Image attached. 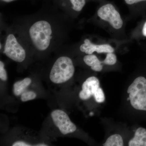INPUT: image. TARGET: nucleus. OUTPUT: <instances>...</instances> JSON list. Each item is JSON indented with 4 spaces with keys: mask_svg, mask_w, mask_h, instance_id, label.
Segmentation results:
<instances>
[{
    "mask_svg": "<svg viewBox=\"0 0 146 146\" xmlns=\"http://www.w3.org/2000/svg\"><path fill=\"white\" fill-rule=\"evenodd\" d=\"M80 49L82 52L85 53L87 54H93L95 52L98 53H108L113 52L115 51L114 48L110 45L108 44H95L87 39L84 40L83 44L80 47Z\"/></svg>",
    "mask_w": 146,
    "mask_h": 146,
    "instance_id": "obj_7",
    "label": "nucleus"
},
{
    "mask_svg": "<svg viewBox=\"0 0 146 146\" xmlns=\"http://www.w3.org/2000/svg\"><path fill=\"white\" fill-rule=\"evenodd\" d=\"M93 96L94 97L96 101L99 103L103 102L105 100V97L104 91L102 88L100 87L97 89Z\"/></svg>",
    "mask_w": 146,
    "mask_h": 146,
    "instance_id": "obj_16",
    "label": "nucleus"
},
{
    "mask_svg": "<svg viewBox=\"0 0 146 146\" xmlns=\"http://www.w3.org/2000/svg\"><path fill=\"white\" fill-rule=\"evenodd\" d=\"M3 53L9 58L18 63L23 62L26 55L25 49L12 34L7 37Z\"/></svg>",
    "mask_w": 146,
    "mask_h": 146,
    "instance_id": "obj_4",
    "label": "nucleus"
},
{
    "mask_svg": "<svg viewBox=\"0 0 146 146\" xmlns=\"http://www.w3.org/2000/svg\"><path fill=\"white\" fill-rule=\"evenodd\" d=\"M13 146H31V145L23 141H17L12 145Z\"/></svg>",
    "mask_w": 146,
    "mask_h": 146,
    "instance_id": "obj_18",
    "label": "nucleus"
},
{
    "mask_svg": "<svg viewBox=\"0 0 146 146\" xmlns=\"http://www.w3.org/2000/svg\"><path fill=\"white\" fill-rule=\"evenodd\" d=\"M4 67V63L0 61V78L3 81H5L7 79V75Z\"/></svg>",
    "mask_w": 146,
    "mask_h": 146,
    "instance_id": "obj_17",
    "label": "nucleus"
},
{
    "mask_svg": "<svg viewBox=\"0 0 146 146\" xmlns=\"http://www.w3.org/2000/svg\"><path fill=\"white\" fill-rule=\"evenodd\" d=\"M123 144L122 136L119 134H115L110 136L103 144V146H123Z\"/></svg>",
    "mask_w": 146,
    "mask_h": 146,
    "instance_id": "obj_12",
    "label": "nucleus"
},
{
    "mask_svg": "<svg viewBox=\"0 0 146 146\" xmlns=\"http://www.w3.org/2000/svg\"><path fill=\"white\" fill-rule=\"evenodd\" d=\"M131 106L138 110L146 111V78L139 76L128 88Z\"/></svg>",
    "mask_w": 146,
    "mask_h": 146,
    "instance_id": "obj_3",
    "label": "nucleus"
},
{
    "mask_svg": "<svg viewBox=\"0 0 146 146\" xmlns=\"http://www.w3.org/2000/svg\"><path fill=\"white\" fill-rule=\"evenodd\" d=\"M31 79L29 78L16 82L13 85V94L16 96H20L26 91V89L31 83Z\"/></svg>",
    "mask_w": 146,
    "mask_h": 146,
    "instance_id": "obj_11",
    "label": "nucleus"
},
{
    "mask_svg": "<svg viewBox=\"0 0 146 146\" xmlns=\"http://www.w3.org/2000/svg\"><path fill=\"white\" fill-rule=\"evenodd\" d=\"M83 60L86 65L91 67V69L93 70L96 72H100L102 70V61H100L95 55H86L84 57Z\"/></svg>",
    "mask_w": 146,
    "mask_h": 146,
    "instance_id": "obj_10",
    "label": "nucleus"
},
{
    "mask_svg": "<svg viewBox=\"0 0 146 146\" xmlns=\"http://www.w3.org/2000/svg\"><path fill=\"white\" fill-rule=\"evenodd\" d=\"M36 96V93L34 91H25L21 94V100L22 102H25L34 100Z\"/></svg>",
    "mask_w": 146,
    "mask_h": 146,
    "instance_id": "obj_14",
    "label": "nucleus"
},
{
    "mask_svg": "<svg viewBox=\"0 0 146 146\" xmlns=\"http://www.w3.org/2000/svg\"><path fill=\"white\" fill-rule=\"evenodd\" d=\"M3 1L5 2L9 3L13 1H16V0H2Z\"/></svg>",
    "mask_w": 146,
    "mask_h": 146,
    "instance_id": "obj_21",
    "label": "nucleus"
},
{
    "mask_svg": "<svg viewBox=\"0 0 146 146\" xmlns=\"http://www.w3.org/2000/svg\"><path fill=\"white\" fill-rule=\"evenodd\" d=\"M72 5V9L75 11H81L85 5V0H70Z\"/></svg>",
    "mask_w": 146,
    "mask_h": 146,
    "instance_id": "obj_13",
    "label": "nucleus"
},
{
    "mask_svg": "<svg viewBox=\"0 0 146 146\" xmlns=\"http://www.w3.org/2000/svg\"><path fill=\"white\" fill-rule=\"evenodd\" d=\"M117 58L116 55L112 53H108L106 55V58L102 63L106 65H112L117 63Z\"/></svg>",
    "mask_w": 146,
    "mask_h": 146,
    "instance_id": "obj_15",
    "label": "nucleus"
},
{
    "mask_svg": "<svg viewBox=\"0 0 146 146\" xmlns=\"http://www.w3.org/2000/svg\"><path fill=\"white\" fill-rule=\"evenodd\" d=\"M36 146H47V145H45V144H39V145H36Z\"/></svg>",
    "mask_w": 146,
    "mask_h": 146,
    "instance_id": "obj_22",
    "label": "nucleus"
},
{
    "mask_svg": "<svg viewBox=\"0 0 146 146\" xmlns=\"http://www.w3.org/2000/svg\"><path fill=\"white\" fill-rule=\"evenodd\" d=\"M129 146H146V129L139 127L135 132L134 137L128 143Z\"/></svg>",
    "mask_w": 146,
    "mask_h": 146,
    "instance_id": "obj_9",
    "label": "nucleus"
},
{
    "mask_svg": "<svg viewBox=\"0 0 146 146\" xmlns=\"http://www.w3.org/2000/svg\"><path fill=\"white\" fill-rule=\"evenodd\" d=\"M100 85L99 80L95 76L89 77L82 84V90L79 94V98L84 100L89 99L94 96Z\"/></svg>",
    "mask_w": 146,
    "mask_h": 146,
    "instance_id": "obj_8",
    "label": "nucleus"
},
{
    "mask_svg": "<svg viewBox=\"0 0 146 146\" xmlns=\"http://www.w3.org/2000/svg\"><path fill=\"white\" fill-rule=\"evenodd\" d=\"M142 34L145 37H146V21L143 25L142 29Z\"/></svg>",
    "mask_w": 146,
    "mask_h": 146,
    "instance_id": "obj_20",
    "label": "nucleus"
},
{
    "mask_svg": "<svg viewBox=\"0 0 146 146\" xmlns=\"http://www.w3.org/2000/svg\"><path fill=\"white\" fill-rule=\"evenodd\" d=\"M29 33L36 49L44 51L49 47L52 38V30L48 22L43 20L35 22L31 27Z\"/></svg>",
    "mask_w": 146,
    "mask_h": 146,
    "instance_id": "obj_1",
    "label": "nucleus"
},
{
    "mask_svg": "<svg viewBox=\"0 0 146 146\" xmlns=\"http://www.w3.org/2000/svg\"><path fill=\"white\" fill-rule=\"evenodd\" d=\"M125 1L127 4L132 5L141 2L146 1V0H125Z\"/></svg>",
    "mask_w": 146,
    "mask_h": 146,
    "instance_id": "obj_19",
    "label": "nucleus"
},
{
    "mask_svg": "<svg viewBox=\"0 0 146 146\" xmlns=\"http://www.w3.org/2000/svg\"><path fill=\"white\" fill-rule=\"evenodd\" d=\"M52 118L55 125L63 135L73 133L76 130L75 125L71 121L67 113L61 110H56L52 112Z\"/></svg>",
    "mask_w": 146,
    "mask_h": 146,
    "instance_id": "obj_6",
    "label": "nucleus"
},
{
    "mask_svg": "<svg viewBox=\"0 0 146 146\" xmlns=\"http://www.w3.org/2000/svg\"><path fill=\"white\" fill-rule=\"evenodd\" d=\"M74 72L72 59L68 56H61L53 65L50 72V80L55 84L64 83L72 77Z\"/></svg>",
    "mask_w": 146,
    "mask_h": 146,
    "instance_id": "obj_2",
    "label": "nucleus"
},
{
    "mask_svg": "<svg viewBox=\"0 0 146 146\" xmlns=\"http://www.w3.org/2000/svg\"><path fill=\"white\" fill-rule=\"evenodd\" d=\"M98 15L103 21H107L115 29L121 28L123 21L121 15L111 4L102 6L98 9Z\"/></svg>",
    "mask_w": 146,
    "mask_h": 146,
    "instance_id": "obj_5",
    "label": "nucleus"
}]
</instances>
